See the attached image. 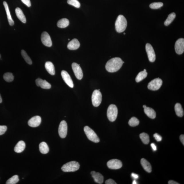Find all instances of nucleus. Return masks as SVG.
<instances>
[{
  "label": "nucleus",
  "mask_w": 184,
  "mask_h": 184,
  "mask_svg": "<svg viewBox=\"0 0 184 184\" xmlns=\"http://www.w3.org/2000/svg\"><path fill=\"white\" fill-rule=\"evenodd\" d=\"M123 64V61L120 58H113L106 63V69L109 73H115L120 69Z\"/></svg>",
  "instance_id": "obj_1"
},
{
  "label": "nucleus",
  "mask_w": 184,
  "mask_h": 184,
  "mask_svg": "<svg viewBox=\"0 0 184 184\" xmlns=\"http://www.w3.org/2000/svg\"><path fill=\"white\" fill-rule=\"evenodd\" d=\"M127 21L126 18L123 15H119L115 24L116 31L119 33L124 31L127 28Z\"/></svg>",
  "instance_id": "obj_2"
},
{
  "label": "nucleus",
  "mask_w": 184,
  "mask_h": 184,
  "mask_svg": "<svg viewBox=\"0 0 184 184\" xmlns=\"http://www.w3.org/2000/svg\"><path fill=\"white\" fill-rule=\"evenodd\" d=\"M80 167V165L78 162L72 161L68 162L63 165L61 167V169L64 172H74L78 170Z\"/></svg>",
  "instance_id": "obj_3"
},
{
  "label": "nucleus",
  "mask_w": 184,
  "mask_h": 184,
  "mask_svg": "<svg viewBox=\"0 0 184 184\" xmlns=\"http://www.w3.org/2000/svg\"><path fill=\"white\" fill-rule=\"evenodd\" d=\"M107 117L110 121L114 122L118 115V109L114 104H111L109 106L107 110Z\"/></svg>",
  "instance_id": "obj_4"
},
{
  "label": "nucleus",
  "mask_w": 184,
  "mask_h": 184,
  "mask_svg": "<svg viewBox=\"0 0 184 184\" xmlns=\"http://www.w3.org/2000/svg\"><path fill=\"white\" fill-rule=\"evenodd\" d=\"M85 133L88 138L91 141L98 143L100 142V139L97 135L93 130L88 126H86L84 128Z\"/></svg>",
  "instance_id": "obj_5"
},
{
  "label": "nucleus",
  "mask_w": 184,
  "mask_h": 184,
  "mask_svg": "<svg viewBox=\"0 0 184 184\" xmlns=\"http://www.w3.org/2000/svg\"><path fill=\"white\" fill-rule=\"evenodd\" d=\"M101 93L98 90H95L93 92L92 95V101L93 105L95 107H98L102 101Z\"/></svg>",
  "instance_id": "obj_6"
},
{
  "label": "nucleus",
  "mask_w": 184,
  "mask_h": 184,
  "mask_svg": "<svg viewBox=\"0 0 184 184\" xmlns=\"http://www.w3.org/2000/svg\"><path fill=\"white\" fill-rule=\"evenodd\" d=\"M162 83L163 82L161 79L159 78L155 79L149 83L148 88L152 91H157L161 87Z\"/></svg>",
  "instance_id": "obj_7"
},
{
  "label": "nucleus",
  "mask_w": 184,
  "mask_h": 184,
  "mask_svg": "<svg viewBox=\"0 0 184 184\" xmlns=\"http://www.w3.org/2000/svg\"><path fill=\"white\" fill-rule=\"evenodd\" d=\"M68 131L67 124L65 121H61L59 124L58 133L59 136L62 138H66L67 135Z\"/></svg>",
  "instance_id": "obj_8"
},
{
  "label": "nucleus",
  "mask_w": 184,
  "mask_h": 184,
  "mask_svg": "<svg viewBox=\"0 0 184 184\" xmlns=\"http://www.w3.org/2000/svg\"><path fill=\"white\" fill-rule=\"evenodd\" d=\"M146 50L149 60L151 62H154L156 60V55L152 46L148 43L146 45Z\"/></svg>",
  "instance_id": "obj_9"
},
{
  "label": "nucleus",
  "mask_w": 184,
  "mask_h": 184,
  "mask_svg": "<svg viewBox=\"0 0 184 184\" xmlns=\"http://www.w3.org/2000/svg\"><path fill=\"white\" fill-rule=\"evenodd\" d=\"M72 67L76 77L79 80H81L83 78V75L80 64L74 62L72 64Z\"/></svg>",
  "instance_id": "obj_10"
},
{
  "label": "nucleus",
  "mask_w": 184,
  "mask_h": 184,
  "mask_svg": "<svg viewBox=\"0 0 184 184\" xmlns=\"http://www.w3.org/2000/svg\"><path fill=\"white\" fill-rule=\"evenodd\" d=\"M107 165L109 169H120L122 167V162L118 159H112L107 162Z\"/></svg>",
  "instance_id": "obj_11"
},
{
  "label": "nucleus",
  "mask_w": 184,
  "mask_h": 184,
  "mask_svg": "<svg viewBox=\"0 0 184 184\" xmlns=\"http://www.w3.org/2000/svg\"><path fill=\"white\" fill-rule=\"evenodd\" d=\"M175 50L176 53L179 55L182 54L184 51V39H178L175 44Z\"/></svg>",
  "instance_id": "obj_12"
},
{
  "label": "nucleus",
  "mask_w": 184,
  "mask_h": 184,
  "mask_svg": "<svg viewBox=\"0 0 184 184\" xmlns=\"http://www.w3.org/2000/svg\"><path fill=\"white\" fill-rule=\"evenodd\" d=\"M41 41L45 46L48 47H51L52 43L51 38L49 34L46 32H42L41 35Z\"/></svg>",
  "instance_id": "obj_13"
},
{
  "label": "nucleus",
  "mask_w": 184,
  "mask_h": 184,
  "mask_svg": "<svg viewBox=\"0 0 184 184\" xmlns=\"http://www.w3.org/2000/svg\"><path fill=\"white\" fill-rule=\"evenodd\" d=\"M61 75L63 80L66 83V84L70 87L73 88L74 85L73 81L67 72L64 70H62L61 72Z\"/></svg>",
  "instance_id": "obj_14"
},
{
  "label": "nucleus",
  "mask_w": 184,
  "mask_h": 184,
  "mask_svg": "<svg viewBox=\"0 0 184 184\" xmlns=\"http://www.w3.org/2000/svg\"><path fill=\"white\" fill-rule=\"evenodd\" d=\"M41 118L40 116L33 117L28 121V124L30 127L35 128L38 127L41 124Z\"/></svg>",
  "instance_id": "obj_15"
},
{
  "label": "nucleus",
  "mask_w": 184,
  "mask_h": 184,
  "mask_svg": "<svg viewBox=\"0 0 184 184\" xmlns=\"http://www.w3.org/2000/svg\"><path fill=\"white\" fill-rule=\"evenodd\" d=\"M36 83L38 86L40 87L43 89H49L51 87V85L49 83L41 79H37L36 81Z\"/></svg>",
  "instance_id": "obj_16"
},
{
  "label": "nucleus",
  "mask_w": 184,
  "mask_h": 184,
  "mask_svg": "<svg viewBox=\"0 0 184 184\" xmlns=\"http://www.w3.org/2000/svg\"><path fill=\"white\" fill-rule=\"evenodd\" d=\"M91 174L95 183L100 184H101L103 183V176L100 173L95 172V171H92L91 172Z\"/></svg>",
  "instance_id": "obj_17"
},
{
  "label": "nucleus",
  "mask_w": 184,
  "mask_h": 184,
  "mask_svg": "<svg viewBox=\"0 0 184 184\" xmlns=\"http://www.w3.org/2000/svg\"><path fill=\"white\" fill-rule=\"evenodd\" d=\"M80 43L78 40L74 39L68 43L67 47L70 50H76L80 47Z\"/></svg>",
  "instance_id": "obj_18"
},
{
  "label": "nucleus",
  "mask_w": 184,
  "mask_h": 184,
  "mask_svg": "<svg viewBox=\"0 0 184 184\" xmlns=\"http://www.w3.org/2000/svg\"><path fill=\"white\" fill-rule=\"evenodd\" d=\"M141 165L144 170L148 173H151L152 171V167L150 164L144 158H142L141 160Z\"/></svg>",
  "instance_id": "obj_19"
},
{
  "label": "nucleus",
  "mask_w": 184,
  "mask_h": 184,
  "mask_svg": "<svg viewBox=\"0 0 184 184\" xmlns=\"http://www.w3.org/2000/svg\"><path fill=\"white\" fill-rule=\"evenodd\" d=\"M25 147H26V145H25V142L24 141L21 140V141L18 142L14 147V150L16 152L21 153L24 150Z\"/></svg>",
  "instance_id": "obj_20"
},
{
  "label": "nucleus",
  "mask_w": 184,
  "mask_h": 184,
  "mask_svg": "<svg viewBox=\"0 0 184 184\" xmlns=\"http://www.w3.org/2000/svg\"><path fill=\"white\" fill-rule=\"evenodd\" d=\"M45 66L47 71L50 75H55V67L53 63L50 61H47L45 64Z\"/></svg>",
  "instance_id": "obj_21"
},
{
  "label": "nucleus",
  "mask_w": 184,
  "mask_h": 184,
  "mask_svg": "<svg viewBox=\"0 0 184 184\" xmlns=\"http://www.w3.org/2000/svg\"><path fill=\"white\" fill-rule=\"evenodd\" d=\"M3 5H4L5 10H6V14L8 18V19L9 24L11 26H13L14 24V21L12 19V18L11 15L9 10V7L6 1H3Z\"/></svg>",
  "instance_id": "obj_22"
},
{
  "label": "nucleus",
  "mask_w": 184,
  "mask_h": 184,
  "mask_svg": "<svg viewBox=\"0 0 184 184\" xmlns=\"http://www.w3.org/2000/svg\"><path fill=\"white\" fill-rule=\"evenodd\" d=\"M15 12L18 18L23 23H26V17L21 9L19 8H16Z\"/></svg>",
  "instance_id": "obj_23"
},
{
  "label": "nucleus",
  "mask_w": 184,
  "mask_h": 184,
  "mask_svg": "<svg viewBox=\"0 0 184 184\" xmlns=\"http://www.w3.org/2000/svg\"><path fill=\"white\" fill-rule=\"evenodd\" d=\"M144 112L151 119H154L156 117V113L154 109L149 107H146L144 109Z\"/></svg>",
  "instance_id": "obj_24"
},
{
  "label": "nucleus",
  "mask_w": 184,
  "mask_h": 184,
  "mask_svg": "<svg viewBox=\"0 0 184 184\" xmlns=\"http://www.w3.org/2000/svg\"><path fill=\"white\" fill-rule=\"evenodd\" d=\"M39 150L41 153L43 154H46L49 152V149L46 142H42L39 144Z\"/></svg>",
  "instance_id": "obj_25"
},
{
  "label": "nucleus",
  "mask_w": 184,
  "mask_h": 184,
  "mask_svg": "<svg viewBox=\"0 0 184 184\" xmlns=\"http://www.w3.org/2000/svg\"><path fill=\"white\" fill-rule=\"evenodd\" d=\"M175 109L176 114L178 117H182L184 115V111L181 104L176 103L175 106Z\"/></svg>",
  "instance_id": "obj_26"
},
{
  "label": "nucleus",
  "mask_w": 184,
  "mask_h": 184,
  "mask_svg": "<svg viewBox=\"0 0 184 184\" xmlns=\"http://www.w3.org/2000/svg\"><path fill=\"white\" fill-rule=\"evenodd\" d=\"M69 21L68 19L64 18L61 19L58 21L57 26L60 28H64L68 26Z\"/></svg>",
  "instance_id": "obj_27"
},
{
  "label": "nucleus",
  "mask_w": 184,
  "mask_h": 184,
  "mask_svg": "<svg viewBox=\"0 0 184 184\" xmlns=\"http://www.w3.org/2000/svg\"><path fill=\"white\" fill-rule=\"evenodd\" d=\"M176 16V14L174 12L168 15L167 19L165 22V25L166 26H168L174 21Z\"/></svg>",
  "instance_id": "obj_28"
},
{
  "label": "nucleus",
  "mask_w": 184,
  "mask_h": 184,
  "mask_svg": "<svg viewBox=\"0 0 184 184\" xmlns=\"http://www.w3.org/2000/svg\"><path fill=\"white\" fill-rule=\"evenodd\" d=\"M148 73L146 71H142L138 74L136 78V82H139L147 77Z\"/></svg>",
  "instance_id": "obj_29"
},
{
  "label": "nucleus",
  "mask_w": 184,
  "mask_h": 184,
  "mask_svg": "<svg viewBox=\"0 0 184 184\" xmlns=\"http://www.w3.org/2000/svg\"><path fill=\"white\" fill-rule=\"evenodd\" d=\"M140 138L144 144H148L150 141L149 135L147 133H143L140 134Z\"/></svg>",
  "instance_id": "obj_30"
},
{
  "label": "nucleus",
  "mask_w": 184,
  "mask_h": 184,
  "mask_svg": "<svg viewBox=\"0 0 184 184\" xmlns=\"http://www.w3.org/2000/svg\"><path fill=\"white\" fill-rule=\"evenodd\" d=\"M3 78L6 82H11L13 81L14 77L12 73H5L3 75Z\"/></svg>",
  "instance_id": "obj_31"
},
{
  "label": "nucleus",
  "mask_w": 184,
  "mask_h": 184,
  "mask_svg": "<svg viewBox=\"0 0 184 184\" xmlns=\"http://www.w3.org/2000/svg\"><path fill=\"white\" fill-rule=\"evenodd\" d=\"M19 181V176L15 175L10 178L6 182V184H15Z\"/></svg>",
  "instance_id": "obj_32"
},
{
  "label": "nucleus",
  "mask_w": 184,
  "mask_h": 184,
  "mask_svg": "<svg viewBox=\"0 0 184 184\" xmlns=\"http://www.w3.org/2000/svg\"><path fill=\"white\" fill-rule=\"evenodd\" d=\"M21 54L23 57L24 59L26 62L28 64H32V61L31 59L27 54L26 52L24 50H22L21 51Z\"/></svg>",
  "instance_id": "obj_33"
},
{
  "label": "nucleus",
  "mask_w": 184,
  "mask_h": 184,
  "mask_svg": "<svg viewBox=\"0 0 184 184\" xmlns=\"http://www.w3.org/2000/svg\"><path fill=\"white\" fill-rule=\"evenodd\" d=\"M140 123V121L136 117H133L130 119L129 122V124L131 127H135L138 126Z\"/></svg>",
  "instance_id": "obj_34"
},
{
  "label": "nucleus",
  "mask_w": 184,
  "mask_h": 184,
  "mask_svg": "<svg viewBox=\"0 0 184 184\" xmlns=\"http://www.w3.org/2000/svg\"><path fill=\"white\" fill-rule=\"evenodd\" d=\"M67 3L77 8H79L81 6L80 3L77 0H68Z\"/></svg>",
  "instance_id": "obj_35"
},
{
  "label": "nucleus",
  "mask_w": 184,
  "mask_h": 184,
  "mask_svg": "<svg viewBox=\"0 0 184 184\" xmlns=\"http://www.w3.org/2000/svg\"><path fill=\"white\" fill-rule=\"evenodd\" d=\"M163 5V3L161 2L153 3H151L149 7L151 9H156L161 8Z\"/></svg>",
  "instance_id": "obj_36"
},
{
  "label": "nucleus",
  "mask_w": 184,
  "mask_h": 184,
  "mask_svg": "<svg viewBox=\"0 0 184 184\" xmlns=\"http://www.w3.org/2000/svg\"><path fill=\"white\" fill-rule=\"evenodd\" d=\"M7 128L6 126H0V135H2L6 132Z\"/></svg>",
  "instance_id": "obj_37"
},
{
  "label": "nucleus",
  "mask_w": 184,
  "mask_h": 184,
  "mask_svg": "<svg viewBox=\"0 0 184 184\" xmlns=\"http://www.w3.org/2000/svg\"><path fill=\"white\" fill-rule=\"evenodd\" d=\"M153 137H154L155 139L157 141L159 142L161 141L162 140V138L160 135L158 134V133H155L153 135Z\"/></svg>",
  "instance_id": "obj_38"
},
{
  "label": "nucleus",
  "mask_w": 184,
  "mask_h": 184,
  "mask_svg": "<svg viewBox=\"0 0 184 184\" xmlns=\"http://www.w3.org/2000/svg\"><path fill=\"white\" fill-rule=\"evenodd\" d=\"M21 1L28 7H29L31 6L30 0H21Z\"/></svg>",
  "instance_id": "obj_39"
},
{
  "label": "nucleus",
  "mask_w": 184,
  "mask_h": 184,
  "mask_svg": "<svg viewBox=\"0 0 184 184\" xmlns=\"http://www.w3.org/2000/svg\"><path fill=\"white\" fill-rule=\"evenodd\" d=\"M106 184H116L117 183L114 180L112 179H108L105 182Z\"/></svg>",
  "instance_id": "obj_40"
},
{
  "label": "nucleus",
  "mask_w": 184,
  "mask_h": 184,
  "mask_svg": "<svg viewBox=\"0 0 184 184\" xmlns=\"http://www.w3.org/2000/svg\"><path fill=\"white\" fill-rule=\"evenodd\" d=\"M132 177L134 179H137L139 177V176L138 174H135V173H132L131 174Z\"/></svg>",
  "instance_id": "obj_41"
},
{
  "label": "nucleus",
  "mask_w": 184,
  "mask_h": 184,
  "mask_svg": "<svg viewBox=\"0 0 184 184\" xmlns=\"http://www.w3.org/2000/svg\"><path fill=\"white\" fill-rule=\"evenodd\" d=\"M180 139L181 140V142H182V144H183V145H184V135L182 134L180 135Z\"/></svg>",
  "instance_id": "obj_42"
},
{
  "label": "nucleus",
  "mask_w": 184,
  "mask_h": 184,
  "mask_svg": "<svg viewBox=\"0 0 184 184\" xmlns=\"http://www.w3.org/2000/svg\"><path fill=\"white\" fill-rule=\"evenodd\" d=\"M151 147H152V149L154 151H156L157 149V148L155 144L154 143H152L151 144Z\"/></svg>",
  "instance_id": "obj_43"
},
{
  "label": "nucleus",
  "mask_w": 184,
  "mask_h": 184,
  "mask_svg": "<svg viewBox=\"0 0 184 184\" xmlns=\"http://www.w3.org/2000/svg\"><path fill=\"white\" fill-rule=\"evenodd\" d=\"M169 184H179V183L176 181H173V180H169L168 182Z\"/></svg>",
  "instance_id": "obj_44"
},
{
  "label": "nucleus",
  "mask_w": 184,
  "mask_h": 184,
  "mask_svg": "<svg viewBox=\"0 0 184 184\" xmlns=\"http://www.w3.org/2000/svg\"><path fill=\"white\" fill-rule=\"evenodd\" d=\"M132 184H138V183H137V182L136 180H133V183H132Z\"/></svg>",
  "instance_id": "obj_45"
},
{
  "label": "nucleus",
  "mask_w": 184,
  "mask_h": 184,
  "mask_svg": "<svg viewBox=\"0 0 184 184\" xmlns=\"http://www.w3.org/2000/svg\"><path fill=\"white\" fill-rule=\"evenodd\" d=\"M2 102V99L1 95L0 94V103H1Z\"/></svg>",
  "instance_id": "obj_46"
},
{
  "label": "nucleus",
  "mask_w": 184,
  "mask_h": 184,
  "mask_svg": "<svg viewBox=\"0 0 184 184\" xmlns=\"http://www.w3.org/2000/svg\"><path fill=\"white\" fill-rule=\"evenodd\" d=\"M143 107L144 108V109H145L146 107H147V106L145 105H144L143 106Z\"/></svg>",
  "instance_id": "obj_47"
},
{
  "label": "nucleus",
  "mask_w": 184,
  "mask_h": 184,
  "mask_svg": "<svg viewBox=\"0 0 184 184\" xmlns=\"http://www.w3.org/2000/svg\"><path fill=\"white\" fill-rule=\"evenodd\" d=\"M144 71H146V69H144Z\"/></svg>",
  "instance_id": "obj_48"
},
{
  "label": "nucleus",
  "mask_w": 184,
  "mask_h": 184,
  "mask_svg": "<svg viewBox=\"0 0 184 184\" xmlns=\"http://www.w3.org/2000/svg\"><path fill=\"white\" fill-rule=\"evenodd\" d=\"M125 34H126V33H124V35H125Z\"/></svg>",
  "instance_id": "obj_49"
},
{
  "label": "nucleus",
  "mask_w": 184,
  "mask_h": 184,
  "mask_svg": "<svg viewBox=\"0 0 184 184\" xmlns=\"http://www.w3.org/2000/svg\"><path fill=\"white\" fill-rule=\"evenodd\" d=\"M0 58H1V55H0Z\"/></svg>",
  "instance_id": "obj_50"
}]
</instances>
